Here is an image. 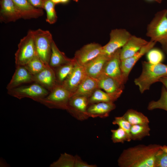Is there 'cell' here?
Wrapping results in <instances>:
<instances>
[{
  "mask_svg": "<svg viewBox=\"0 0 167 167\" xmlns=\"http://www.w3.org/2000/svg\"><path fill=\"white\" fill-rule=\"evenodd\" d=\"M89 105L99 102L113 103L116 99L109 93L99 88L88 98Z\"/></svg>",
  "mask_w": 167,
  "mask_h": 167,
  "instance_id": "484cf974",
  "label": "cell"
},
{
  "mask_svg": "<svg viewBox=\"0 0 167 167\" xmlns=\"http://www.w3.org/2000/svg\"><path fill=\"white\" fill-rule=\"evenodd\" d=\"M123 116L131 125L149 124L148 118L142 113L132 109H128Z\"/></svg>",
  "mask_w": 167,
  "mask_h": 167,
  "instance_id": "cb8c5ba5",
  "label": "cell"
},
{
  "mask_svg": "<svg viewBox=\"0 0 167 167\" xmlns=\"http://www.w3.org/2000/svg\"><path fill=\"white\" fill-rule=\"evenodd\" d=\"M16 67L15 71L6 86L7 90L18 87L24 84L34 82L33 75L24 66Z\"/></svg>",
  "mask_w": 167,
  "mask_h": 167,
  "instance_id": "e0dca14e",
  "label": "cell"
},
{
  "mask_svg": "<svg viewBox=\"0 0 167 167\" xmlns=\"http://www.w3.org/2000/svg\"><path fill=\"white\" fill-rule=\"evenodd\" d=\"M149 124L131 125L130 135L131 140H140L150 135V128Z\"/></svg>",
  "mask_w": 167,
  "mask_h": 167,
  "instance_id": "d4e9b609",
  "label": "cell"
},
{
  "mask_svg": "<svg viewBox=\"0 0 167 167\" xmlns=\"http://www.w3.org/2000/svg\"><path fill=\"white\" fill-rule=\"evenodd\" d=\"M112 123L113 125H118L119 127L123 129L127 133L130 141L131 140L130 135L131 125L123 116L115 117Z\"/></svg>",
  "mask_w": 167,
  "mask_h": 167,
  "instance_id": "836d02e7",
  "label": "cell"
},
{
  "mask_svg": "<svg viewBox=\"0 0 167 167\" xmlns=\"http://www.w3.org/2000/svg\"><path fill=\"white\" fill-rule=\"evenodd\" d=\"M74 0L76 1V0ZM69 1V0H61V3H66L67 2Z\"/></svg>",
  "mask_w": 167,
  "mask_h": 167,
  "instance_id": "60d3db41",
  "label": "cell"
},
{
  "mask_svg": "<svg viewBox=\"0 0 167 167\" xmlns=\"http://www.w3.org/2000/svg\"><path fill=\"white\" fill-rule=\"evenodd\" d=\"M161 148L167 154V146L165 145L163 146L161 145Z\"/></svg>",
  "mask_w": 167,
  "mask_h": 167,
  "instance_id": "f35d334b",
  "label": "cell"
},
{
  "mask_svg": "<svg viewBox=\"0 0 167 167\" xmlns=\"http://www.w3.org/2000/svg\"><path fill=\"white\" fill-rule=\"evenodd\" d=\"M32 32L37 54L46 66L49 65L53 41L52 35L49 31L41 29Z\"/></svg>",
  "mask_w": 167,
  "mask_h": 167,
  "instance_id": "8992f818",
  "label": "cell"
},
{
  "mask_svg": "<svg viewBox=\"0 0 167 167\" xmlns=\"http://www.w3.org/2000/svg\"><path fill=\"white\" fill-rule=\"evenodd\" d=\"M146 0L147 1H155L156 0Z\"/></svg>",
  "mask_w": 167,
  "mask_h": 167,
  "instance_id": "7bdbcfd3",
  "label": "cell"
},
{
  "mask_svg": "<svg viewBox=\"0 0 167 167\" xmlns=\"http://www.w3.org/2000/svg\"><path fill=\"white\" fill-rule=\"evenodd\" d=\"M131 35L125 29L112 30L110 33L109 42L102 46V54L110 57L116 50L125 45Z\"/></svg>",
  "mask_w": 167,
  "mask_h": 167,
  "instance_id": "ba28073f",
  "label": "cell"
},
{
  "mask_svg": "<svg viewBox=\"0 0 167 167\" xmlns=\"http://www.w3.org/2000/svg\"><path fill=\"white\" fill-rule=\"evenodd\" d=\"M147 109L149 110L161 109L167 111V90L164 86L161 88L159 99L156 101H150L148 104Z\"/></svg>",
  "mask_w": 167,
  "mask_h": 167,
  "instance_id": "83f0119b",
  "label": "cell"
},
{
  "mask_svg": "<svg viewBox=\"0 0 167 167\" xmlns=\"http://www.w3.org/2000/svg\"><path fill=\"white\" fill-rule=\"evenodd\" d=\"M162 0H156L155 1L157 2H158L159 3H160L161 2Z\"/></svg>",
  "mask_w": 167,
  "mask_h": 167,
  "instance_id": "b9f144b4",
  "label": "cell"
},
{
  "mask_svg": "<svg viewBox=\"0 0 167 167\" xmlns=\"http://www.w3.org/2000/svg\"><path fill=\"white\" fill-rule=\"evenodd\" d=\"M72 59L67 58L58 49L54 41L51 46V53L49 65L54 70L58 67L71 62Z\"/></svg>",
  "mask_w": 167,
  "mask_h": 167,
  "instance_id": "603a6c76",
  "label": "cell"
},
{
  "mask_svg": "<svg viewBox=\"0 0 167 167\" xmlns=\"http://www.w3.org/2000/svg\"><path fill=\"white\" fill-rule=\"evenodd\" d=\"M28 1L35 7L40 9L44 8L45 0H28Z\"/></svg>",
  "mask_w": 167,
  "mask_h": 167,
  "instance_id": "8d00e7d4",
  "label": "cell"
},
{
  "mask_svg": "<svg viewBox=\"0 0 167 167\" xmlns=\"http://www.w3.org/2000/svg\"><path fill=\"white\" fill-rule=\"evenodd\" d=\"M89 105L88 98L80 96H72L66 110L76 119L81 121L89 117L87 113Z\"/></svg>",
  "mask_w": 167,
  "mask_h": 167,
  "instance_id": "9c48e42d",
  "label": "cell"
},
{
  "mask_svg": "<svg viewBox=\"0 0 167 167\" xmlns=\"http://www.w3.org/2000/svg\"><path fill=\"white\" fill-rule=\"evenodd\" d=\"M55 5L51 0H45L44 9L46 12V21L50 24L55 23L57 19L55 10Z\"/></svg>",
  "mask_w": 167,
  "mask_h": 167,
  "instance_id": "4dcf8cb0",
  "label": "cell"
},
{
  "mask_svg": "<svg viewBox=\"0 0 167 167\" xmlns=\"http://www.w3.org/2000/svg\"><path fill=\"white\" fill-rule=\"evenodd\" d=\"M36 55L32 30H30L18 45V49L15 54L16 66H24Z\"/></svg>",
  "mask_w": 167,
  "mask_h": 167,
  "instance_id": "5b68a950",
  "label": "cell"
},
{
  "mask_svg": "<svg viewBox=\"0 0 167 167\" xmlns=\"http://www.w3.org/2000/svg\"><path fill=\"white\" fill-rule=\"evenodd\" d=\"M86 75L84 66L75 60L72 71L62 84L73 95Z\"/></svg>",
  "mask_w": 167,
  "mask_h": 167,
  "instance_id": "5bb4252c",
  "label": "cell"
},
{
  "mask_svg": "<svg viewBox=\"0 0 167 167\" xmlns=\"http://www.w3.org/2000/svg\"><path fill=\"white\" fill-rule=\"evenodd\" d=\"M159 82L162 83L167 90V76L161 77L160 79Z\"/></svg>",
  "mask_w": 167,
  "mask_h": 167,
  "instance_id": "74e56055",
  "label": "cell"
},
{
  "mask_svg": "<svg viewBox=\"0 0 167 167\" xmlns=\"http://www.w3.org/2000/svg\"><path fill=\"white\" fill-rule=\"evenodd\" d=\"M7 90L8 94L19 99L29 98L39 102L49 93L47 89L36 83Z\"/></svg>",
  "mask_w": 167,
  "mask_h": 167,
  "instance_id": "52a82bcc",
  "label": "cell"
},
{
  "mask_svg": "<svg viewBox=\"0 0 167 167\" xmlns=\"http://www.w3.org/2000/svg\"><path fill=\"white\" fill-rule=\"evenodd\" d=\"M148 62L152 64L161 63L164 59V55L160 50L157 48H152L146 54Z\"/></svg>",
  "mask_w": 167,
  "mask_h": 167,
  "instance_id": "1f68e13d",
  "label": "cell"
},
{
  "mask_svg": "<svg viewBox=\"0 0 167 167\" xmlns=\"http://www.w3.org/2000/svg\"><path fill=\"white\" fill-rule=\"evenodd\" d=\"M34 82L45 88L49 92L58 84L57 82L54 70L49 65L41 71L33 75Z\"/></svg>",
  "mask_w": 167,
  "mask_h": 167,
  "instance_id": "9a60e30c",
  "label": "cell"
},
{
  "mask_svg": "<svg viewBox=\"0 0 167 167\" xmlns=\"http://www.w3.org/2000/svg\"><path fill=\"white\" fill-rule=\"evenodd\" d=\"M161 145L139 144L124 149L118 160L120 167H154L155 156Z\"/></svg>",
  "mask_w": 167,
  "mask_h": 167,
  "instance_id": "6da1fadb",
  "label": "cell"
},
{
  "mask_svg": "<svg viewBox=\"0 0 167 167\" xmlns=\"http://www.w3.org/2000/svg\"><path fill=\"white\" fill-rule=\"evenodd\" d=\"M154 167H167V154L161 148L155 156Z\"/></svg>",
  "mask_w": 167,
  "mask_h": 167,
  "instance_id": "e575fe53",
  "label": "cell"
},
{
  "mask_svg": "<svg viewBox=\"0 0 167 167\" xmlns=\"http://www.w3.org/2000/svg\"><path fill=\"white\" fill-rule=\"evenodd\" d=\"M75 60L74 58L70 62L62 65L54 69L57 82L62 84L72 71Z\"/></svg>",
  "mask_w": 167,
  "mask_h": 167,
  "instance_id": "4316f807",
  "label": "cell"
},
{
  "mask_svg": "<svg viewBox=\"0 0 167 167\" xmlns=\"http://www.w3.org/2000/svg\"><path fill=\"white\" fill-rule=\"evenodd\" d=\"M18 10L21 18L24 19H36L42 16V9L32 6L28 0H12Z\"/></svg>",
  "mask_w": 167,
  "mask_h": 167,
  "instance_id": "ac0fdd59",
  "label": "cell"
},
{
  "mask_svg": "<svg viewBox=\"0 0 167 167\" xmlns=\"http://www.w3.org/2000/svg\"><path fill=\"white\" fill-rule=\"evenodd\" d=\"M116 106L113 103L99 102L89 105L87 109L89 117L105 118Z\"/></svg>",
  "mask_w": 167,
  "mask_h": 167,
  "instance_id": "44dd1931",
  "label": "cell"
},
{
  "mask_svg": "<svg viewBox=\"0 0 167 167\" xmlns=\"http://www.w3.org/2000/svg\"><path fill=\"white\" fill-rule=\"evenodd\" d=\"M75 156L64 153H62L58 160L51 163L50 167H74Z\"/></svg>",
  "mask_w": 167,
  "mask_h": 167,
  "instance_id": "f1b7e54d",
  "label": "cell"
},
{
  "mask_svg": "<svg viewBox=\"0 0 167 167\" xmlns=\"http://www.w3.org/2000/svg\"><path fill=\"white\" fill-rule=\"evenodd\" d=\"M156 42L150 41L133 56L121 60L120 68L123 82L125 84L128 79L129 74L137 62L143 55L152 48Z\"/></svg>",
  "mask_w": 167,
  "mask_h": 167,
  "instance_id": "30bf717a",
  "label": "cell"
},
{
  "mask_svg": "<svg viewBox=\"0 0 167 167\" xmlns=\"http://www.w3.org/2000/svg\"><path fill=\"white\" fill-rule=\"evenodd\" d=\"M109 58L101 54L87 63L83 66L86 75L97 79L102 74L104 66Z\"/></svg>",
  "mask_w": 167,
  "mask_h": 167,
  "instance_id": "d6986e66",
  "label": "cell"
},
{
  "mask_svg": "<svg viewBox=\"0 0 167 167\" xmlns=\"http://www.w3.org/2000/svg\"><path fill=\"white\" fill-rule=\"evenodd\" d=\"M121 49L116 50L106 62L102 74L111 77L124 84L120 68Z\"/></svg>",
  "mask_w": 167,
  "mask_h": 167,
  "instance_id": "4fadbf2b",
  "label": "cell"
},
{
  "mask_svg": "<svg viewBox=\"0 0 167 167\" xmlns=\"http://www.w3.org/2000/svg\"><path fill=\"white\" fill-rule=\"evenodd\" d=\"M75 161L74 167H96V165H90L83 161L78 155L75 156Z\"/></svg>",
  "mask_w": 167,
  "mask_h": 167,
  "instance_id": "d590c367",
  "label": "cell"
},
{
  "mask_svg": "<svg viewBox=\"0 0 167 167\" xmlns=\"http://www.w3.org/2000/svg\"><path fill=\"white\" fill-rule=\"evenodd\" d=\"M55 4L61 2V0H51Z\"/></svg>",
  "mask_w": 167,
  "mask_h": 167,
  "instance_id": "ab89813d",
  "label": "cell"
},
{
  "mask_svg": "<svg viewBox=\"0 0 167 167\" xmlns=\"http://www.w3.org/2000/svg\"><path fill=\"white\" fill-rule=\"evenodd\" d=\"M99 88L97 79L86 75L72 96H83L88 98L96 90Z\"/></svg>",
  "mask_w": 167,
  "mask_h": 167,
  "instance_id": "7402d4cb",
  "label": "cell"
},
{
  "mask_svg": "<svg viewBox=\"0 0 167 167\" xmlns=\"http://www.w3.org/2000/svg\"><path fill=\"white\" fill-rule=\"evenodd\" d=\"M72 95L62 84H58L39 102L50 109L66 110Z\"/></svg>",
  "mask_w": 167,
  "mask_h": 167,
  "instance_id": "277c9868",
  "label": "cell"
},
{
  "mask_svg": "<svg viewBox=\"0 0 167 167\" xmlns=\"http://www.w3.org/2000/svg\"></svg>",
  "mask_w": 167,
  "mask_h": 167,
  "instance_id": "ee69618b",
  "label": "cell"
},
{
  "mask_svg": "<svg viewBox=\"0 0 167 167\" xmlns=\"http://www.w3.org/2000/svg\"><path fill=\"white\" fill-rule=\"evenodd\" d=\"M148 42V41L141 38L132 35L121 49L120 53L121 60L133 56Z\"/></svg>",
  "mask_w": 167,
  "mask_h": 167,
  "instance_id": "2e32d148",
  "label": "cell"
},
{
  "mask_svg": "<svg viewBox=\"0 0 167 167\" xmlns=\"http://www.w3.org/2000/svg\"><path fill=\"white\" fill-rule=\"evenodd\" d=\"M24 66L33 75L42 71L46 66L36 55Z\"/></svg>",
  "mask_w": 167,
  "mask_h": 167,
  "instance_id": "f546056e",
  "label": "cell"
},
{
  "mask_svg": "<svg viewBox=\"0 0 167 167\" xmlns=\"http://www.w3.org/2000/svg\"><path fill=\"white\" fill-rule=\"evenodd\" d=\"M102 46L96 43H91L84 45L76 51L74 58L79 65L84 66L102 54Z\"/></svg>",
  "mask_w": 167,
  "mask_h": 167,
  "instance_id": "8fae6325",
  "label": "cell"
},
{
  "mask_svg": "<svg viewBox=\"0 0 167 167\" xmlns=\"http://www.w3.org/2000/svg\"><path fill=\"white\" fill-rule=\"evenodd\" d=\"M142 65L140 75L134 81L141 94L148 90L152 84L159 82L161 77L167 76V65L161 63L154 64L144 61L142 62Z\"/></svg>",
  "mask_w": 167,
  "mask_h": 167,
  "instance_id": "7a4b0ae2",
  "label": "cell"
},
{
  "mask_svg": "<svg viewBox=\"0 0 167 167\" xmlns=\"http://www.w3.org/2000/svg\"><path fill=\"white\" fill-rule=\"evenodd\" d=\"M111 139L114 143H123L125 141L130 142L128 136L126 132L119 127L116 129L111 130Z\"/></svg>",
  "mask_w": 167,
  "mask_h": 167,
  "instance_id": "d6a6232c",
  "label": "cell"
},
{
  "mask_svg": "<svg viewBox=\"0 0 167 167\" xmlns=\"http://www.w3.org/2000/svg\"></svg>",
  "mask_w": 167,
  "mask_h": 167,
  "instance_id": "f6af8a7d",
  "label": "cell"
},
{
  "mask_svg": "<svg viewBox=\"0 0 167 167\" xmlns=\"http://www.w3.org/2000/svg\"><path fill=\"white\" fill-rule=\"evenodd\" d=\"M97 79L100 89H103L117 100L123 92L124 84L116 79L103 74Z\"/></svg>",
  "mask_w": 167,
  "mask_h": 167,
  "instance_id": "7c38bea8",
  "label": "cell"
},
{
  "mask_svg": "<svg viewBox=\"0 0 167 167\" xmlns=\"http://www.w3.org/2000/svg\"><path fill=\"white\" fill-rule=\"evenodd\" d=\"M167 9L159 11L148 25L146 35L151 41L158 42L167 54Z\"/></svg>",
  "mask_w": 167,
  "mask_h": 167,
  "instance_id": "3957f363",
  "label": "cell"
},
{
  "mask_svg": "<svg viewBox=\"0 0 167 167\" xmlns=\"http://www.w3.org/2000/svg\"><path fill=\"white\" fill-rule=\"evenodd\" d=\"M0 20L5 23L14 22L21 18L12 0H1Z\"/></svg>",
  "mask_w": 167,
  "mask_h": 167,
  "instance_id": "ffe728a7",
  "label": "cell"
}]
</instances>
